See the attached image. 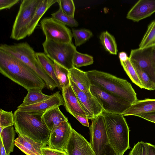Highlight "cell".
Segmentation results:
<instances>
[{
	"instance_id": "6da1fadb",
	"label": "cell",
	"mask_w": 155,
	"mask_h": 155,
	"mask_svg": "<svg viewBox=\"0 0 155 155\" xmlns=\"http://www.w3.org/2000/svg\"><path fill=\"white\" fill-rule=\"evenodd\" d=\"M0 72L27 91L31 89L42 90L46 87L45 81L33 69L15 57L1 49Z\"/></svg>"
},
{
	"instance_id": "7a4b0ae2",
	"label": "cell",
	"mask_w": 155,
	"mask_h": 155,
	"mask_svg": "<svg viewBox=\"0 0 155 155\" xmlns=\"http://www.w3.org/2000/svg\"><path fill=\"white\" fill-rule=\"evenodd\" d=\"M45 112L23 111L17 109L13 114L15 131L18 135L48 145L51 131L42 118Z\"/></svg>"
},
{
	"instance_id": "3957f363",
	"label": "cell",
	"mask_w": 155,
	"mask_h": 155,
	"mask_svg": "<svg viewBox=\"0 0 155 155\" xmlns=\"http://www.w3.org/2000/svg\"><path fill=\"white\" fill-rule=\"evenodd\" d=\"M91 84L132 104L138 100L131 84L126 80L96 70L86 72Z\"/></svg>"
},
{
	"instance_id": "277c9868",
	"label": "cell",
	"mask_w": 155,
	"mask_h": 155,
	"mask_svg": "<svg viewBox=\"0 0 155 155\" xmlns=\"http://www.w3.org/2000/svg\"><path fill=\"white\" fill-rule=\"evenodd\" d=\"M109 144L118 155L130 149L129 129L121 114L103 112Z\"/></svg>"
},
{
	"instance_id": "5b68a950",
	"label": "cell",
	"mask_w": 155,
	"mask_h": 155,
	"mask_svg": "<svg viewBox=\"0 0 155 155\" xmlns=\"http://www.w3.org/2000/svg\"><path fill=\"white\" fill-rule=\"evenodd\" d=\"M0 49L15 57L33 69L44 80L48 89L53 91L57 87L55 82L39 63L36 52L27 42L15 43L12 45L1 44Z\"/></svg>"
},
{
	"instance_id": "8992f818",
	"label": "cell",
	"mask_w": 155,
	"mask_h": 155,
	"mask_svg": "<svg viewBox=\"0 0 155 155\" xmlns=\"http://www.w3.org/2000/svg\"><path fill=\"white\" fill-rule=\"evenodd\" d=\"M43 0H23L13 23L10 38L16 40L28 36V27Z\"/></svg>"
},
{
	"instance_id": "52a82bcc",
	"label": "cell",
	"mask_w": 155,
	"mask_h": 155,
	"mask_svg": "<svg viewBox=\"0 0 155 155\" xmlns=\"http://www.w3.org/2000/svg\"><path fill=\"white\" fill-rule=\"evenodd\" d=\"M42 46L44 53L53 61L69 70L74 67L73 59L77 50L72 42L59 43L45 40Z\"/></svg>"
},
{
	"instance_id": "ba28073f",
	"label": "cell",
	"mask_w": 155,
	"mask_h": 155,
	"mask_svg": "<svg viewBox=\"0 0 155 155\" xmlns=\"http://www.w3.org/2000/svg\"><path fill=\"white\" fill-rule=\"evenodd\" d=\"M90 91L102 107L103 112L122 114L131 105L125 100L91 84Z\"/></svg>"
},
{
	"instance_id": "9c48e42d",
	"label": "cell",
	"mask_w": 155,
	"mask_h": 155,
	"mask_svg": "<svg viewBox=\"0 0 155 155\" xmlns=\"http://www.w3.org/2000/svg\"><path fill=\"white\" fill-rule=\"evenodd\" d=\"M40 25L46 40L59 43L72 42L73 35L71 30L52 17L42 19Z\"/></svg>"
},
{
	"instance_id": "30bf717a",
	"label": "cell",
	"mask_w": 155,
	"mask_h": 155,
	"mask_svg": "<svg viewBox=\"0 0 155 155\" xmlns=\"http://www.w3.org/2000/svg\"><path fill=\"white\" fill-rule=\"evenodd\" d=\"M90 144L96 155L109 144L105 120L102 113L93 119L89 127Z\"/></svg>"
},
{
	"instance_id": "8fae6325",
	"label": "cell",
	"mask_w": 155,
	"mask_h": 155,
	"mask_svg": "<svg viewBox=\"0 0 155 155\" xmlns=\"http://www.w3.org/2000/svg\"><path fill=\"white\" fill-rule=\"evenodd\" d=\"M129 58L155 83V47L132 49Z\"/></svg>"
},
{
	"instance_id": "7c38bea8",
	"label": "cell",
	"mask_w": 155,
	"mask_h": 155,
	"mask_svg": "<svg viewBox=\"0 0 155 155\" xmlns=\"http://www.w3.org/2000/svg\"><path fill=\"white\" fill-rule=\"evenodd\" d=\"M70 84L88 119L93 120L103 112L102 107L91 92L87 93L81 90L69 77Z\"/></svg>"
},
{
	"instance_id": "4fadbf2b",
	"label": "cell",
	"mask_w": 155,
	"mask_h": 155,
	"mask_svg": "<svg viewBox=\"0 0 155 155\" xmlns=\"http://www.w3.org/2000/svg\"><path fill=\"white\" fill-rule=\"evenodd\" d=\"M72 129L68 120L61 122L51 131L48 146L53 148L65 151Z\"/></svg>"
},
{
	"instance_id": "5bb4252c",
	"label": "cell",
	"mask_w": 155,
	"mask_h": 155,
	"mask_svg": "<svg viewBox=\"0 0 155 155\" xmlns=\"http://www.w3.org/2000/svg\"><path fill=\"white\" fill-rule=\"evenodd\" d=\"M65 151L68 155H96L90 143L73 128Z\"/></svg>"
},
{
	"instance_id": "9a60e30c",
	"label": "cell",
	"mask_w": 155,
	"mask_h": 155,
	"mask_svg": "<svg viewBox=\"0 0 155 155\" xmlns=\"http://www.w3.org/2000/svg\"><path fill=\"white\" fill-rule=\"evenodd\" d=\"M155 12V0H139L128 12L126 18L135 22L149 17Z\"/></svg>"
},
{
	"instance_id": "2e32d148",
	"label": "cell",
	"mask_w": 155,
	"mask_h": 155,
	"mask_svg": "<svg viewBox=\"0 0 155 155\" xmlns=\"http://www.w3.org/2000/svg\"><path fill=\"white\" fill-rule=\"evenodd\" d=\"M62 92L67 111L74 117L75 115H78L87 118L70 84L62 89Z\"/></svg>"
},
{
	"instance_id": "e0dca14e",
	"label": "cell",
	"mask_w": 155,
	"mask_h": 155,
	"mask_svg": "<svg viewBox=\"0 0 155 155\" xmlns=\"http://www.w3.org/2000/svg\"><path fill=\"white\" fill-rule=\"evenodd\" d=\"M61 105L64 106V100L60 92L57 91L46 100L35 104L18 107L17 108L19 110L23 111L45 112L53 108Z\"/></svg>"
},
{
	"instance_id": "ac0fdd59",
	"label": "cell",
	"mask_w": 155,
	"mask_h": 155,
	"mask_svg": "<svg viewBox=\"0 0 155 155\" xmlns=\"http://www.w3.org/2000/svg\"><path fill=\"white\" fill-rule=\"evenodd\" d=\"M15 145L27 155H42L41 148L45 145L22 135L15 139Z\"/></svg>"
},
{
	"instance_id": "d6986e66",
	"label": "cell",
	"mask_w": 155,
	"mask_h": 155,
	"mask_svg": "<svg viewBox=\"0 0 155 155\" xmlns=\"http://www.w3.org/2000/svg\"><path fill=\"white\" fill-rule=\"evenodd\" d=\"M155 111V99L149 98L137 100L122 114L124 116H136Z\"/></svg>"
},
{
	"instance_id": "ffe728a7",
	"label": "cell",
	"mask_w": 155,
	"mask_h": 155,
	"mask_svg": "<svg viewBox=\"0 0 155 155\" xmlns=\"http://www.w3.org/2000/svg\"><path fill=\"white\" fill-rule=\"evenodd\" d=\"M59 107H56L48 110L42 115V118L50 131L61 122L68 120L61 111Z\"/></svg>"
},
{
	"instance_id": "44dd1931",
	"label": "cell",
	"mask_w": 155,
	"mask_h": 155,
	"mask_svg": "<svg viewBox=\"0 0 155 155\" xmlns=\"http://www.w3.org/2000/svg\"><path fill=\"white\" fill-rule=\"evenodd\" d=\"M69 77L81 91L87 93H90V81L86 72L75 67L69 70Z\"/></svg>"
},
{
	"instance_id": "7402d4cb",
	"label": "cell",
	"mask_w": 155,
	"mask_h": 155,
	"mask_svg": "<svg viewBox=\"0 0 155 155\" xmlns=\"http://www.w3.org/2000/svg\"><path fill=\"white\" fill-rule=\"evenodd\" d=\"M58 0H43L36 10L28 27V36L34 32L38 23L46 12L53 4L57 2Z\"/></svg>"
},
{
	"instance_id": "603a6c76",
	"label": "cell",
	"mask_w": 155,
	"mask_h": 155,
	"mask_svg": "<svg viewBox=\"0 0 155 155\" xmlns=\"http://www.w3.org/2000/svg\"><path fill=\"white\" fill-rule=\"evenodd\" d=\"M38 61L44 71L50 76L56 83L57 87L62 90L59 82L55 74L54 68V62L44 53L36 52Z\"/></svg>"
},
{
	"instance_id": "cb8c5ba5",
	"label": "cell",
	"mask_w": 155,
	"mask_h": 155,
	"mask_svg": "<svg viewBox=\"0 0 155 155\" xmlns=\"http://www.w3.org/2000/svg\"><path fill=\"white\" fill-rule=\"evenodd\" d=\"M15 131L13 126L4 128L0 133L1 140L5 149L7 155L13 152L15 145Z\"/></svg>"
},
{
	"instance_id": "d4e9b609",
	"label": "cell",
	"mask_w": 155,
	"mask_h": 155,
	"mask_svg": "<svg viewBox=\"0 0 155 155\" xmlns=\"http://www.w3.org/2000/svg\"><path fill=\"white\" fill-rule=\"evenodd\" d=\"M42 90L31 89L28 91V93L25 97L22 103L18 107H21L35 104L46 100L51 95H47L43 94Z\"/></svg>"
},
{
	"instance_id": "484cf974",
	"label": "cell",
	"mask_w": 155,
	"mask_h": 155,
	"mask_svg": "<svg viewBox=\"0 0 155 155\" xmlns=\"http://www.w3.org/2000/svg\"><path fill=\"white\" fill-rule=\"evenodd\" d=\"M155 47V20L148 25L147 30L139 45V48Z\"/></svg>"
},
{
	"instance_id": "4316f807",
	"label": "cell",
	"mask_w": 155,
	"mask_h": 155,
	"mask_svg": "<svg viewBox=\"0 0 155 155\" xmlns=\"http://www.w3.org/2000/svg\"><path fill=\"white\" fill-rule=\"evenodd\" d=\"M100 39L102 44L107 51L111 54H117V45L113 36L108 31H104L101 34Z\"/></svg>"
},
{
	"instance_id": "83f0119b",
	"label": "cell",
	"mask_w": 155,
	"mask_h": 155,
	"mask_svg": "<svg viewBox=\"0 0 155 155\" xmlns=\"http://www.w3.org/2000/svg\"><path fill=\"white\" fill-rule=\"evenodd\" d=\"M54 68L61 88L68 86L70 84L69 70L55 62H54Z\"/></svg>"
},
{
	"instance_id": "f1b7e54d",
	"label": "cell",
	"mask_w": 155,
	"mask_h": 155,
	"mask_svg": "<svg viewBox=\"0 0 155 155\" xmlns=\"http://www.w3.org/2000/svg\"><path fill=\"white\" fill-rule=\"evenodd\" d=\"M120 62L124 70L132 82L140 88L144 89V87L129 58L126 61H120Z\"/></svg>"
},
{
	"instance_id": "f546056e",
	"label": "cell",
	"mask_w": 155,
	"mask_h": 155,
	"mask_svg": "<svg viewBox=\"0 0 155 155\" xmlns=\"http://www.w3.org/2000/svg\"><path fill=\"white\" fill-rule=\"evenodd\" d=\"M131 62L137 74L144 89L150 91L155 90V83L151 79L147 74L136 63L132 62Z\"/></svg>"
},
{
	"instance_id": "4dcf8cb0",
	"label": "cell",
	"mask_w": 155,
	"mask_h": 155,
	"mask_svg": "<svg viewBox=\"0 0 155 155\" xmlns=\"http://www.w3.org/2000/svg\"><path fill=\"white\" fill-rule=\"evenodd\" d=\"M71 31L76 46H79L84 43L93 35L91 31L85 29H72Z\"/></svg>"
},
{
	"instance_id": "1f68e13d",
	"label": "cell",
	"mask_w": 155,
	"mask_h": 155,
	"mask_svg": "<svg viewBox=\"0 0 155 155\" xmlns=\"http://www.w3.org/2000/svg\"><path fill=\"white\" fill-rule=\"evenodd\" d=\"M51 15L52 17L66 26L74 27L78 25V22L74 18L70 17L65 14L59 6V9Z\"/></svg>"
},
{
	"instance_id": "d6a6232c",
	"label": "cell",
	"mask_w": 155,
	"mask_h": 155,
	"mask_svg": "<svg viewBox=\"0 0 155 155\" xmlns=\"http://www.w3.org/2000/svg\"><path fill=\"white\" fill-rule=\"evenodd\" d=\"M94 62L92 56L83 54L76 51L74 54L73 64L74 67L79 68L92 64Z\"/></svg>"
},
{
	"instance_id": "836d02e7",
	"label": "cell",
	"mask_w": 155,
	"mask_h": 155,
	"mask_svg": "<svg viewBox=\"0 0 155 155\" xmlns=\"http://www.w3.org/2000/svg\"><path fill=\"white\" fill-rule=\"evenodd\" d=\"M14 125L13 114L12 111L0 110V133L6 127Z\"/></svg>"
},
{
	"instance_id": "e575fe53",
	"label": "cell",
	"mask_w": 155,
	"mask_h": 155,
	"mask_svg": "<svg viewBox=\"0 0 155 155\" xmlns=\"http://www.w3.org/2000/svg\"><path fill=\"white\" fill-rule=\"evenodd\" d=\"M57 2L63 12L68 15L74 18L75 7L72 0H58Z\"/></svg>"
},
{
	"instance_id": "d590c367",
	"label": "cell",
	"mask_w": 155,
	"mask_h": 155,
	"mask_svg": "<svg viewBox=\"0 0 155 155\" xmlns=\"http://www.w3.org/2000/svg\"><path fill=\"white\" fill-rule=\"evenodd\" d=\"M129 155H148L147 143L138 142L134 145Z\"/></svg>"
},
{
	"instance_id": "8d00e7d4",
	"label": "cell",
	"mask_w": 155,
	"mask_h": 155,
	"mask_svg": "<svg viewBox=\"0 0 155 155\" xmlns=\"http://www.w3.org/2000/svg\"><path fill=\"white\" fill-rule=\"evenodd\" d=\"M42 155H68L65 151L53 148L45 145L41 148Z\"/></svg>"
},
{
	"instance_id": "74e56055",
	"label": "cell",
	"mask_w": 155,
	"mask_h": 155,
	"mask_svg": "<svg viewBox=\"0 0 155 155\" xmlns=\"http://www.w3.org/2000/svg\"><path fill=\"white\" fill-rule=\"evenodd\" d=\"M19 1V0H0V10L9 9Z\"/></svg>"
},
{
	"instance_id": "f35d334b",
	"label": "cell",
	"mask_w": 155,
	"mask_h": 155,
	"mask_svg": "<svg viewBox=\"0 0 155 155\" xmlns=\"http://www.w3.org/2000/svg\"><path fill=\"white\" fill-rule=\"evenodd\" d=\"M136 116L155 123V111L140 114Z\"/></svg>"
},
{
	"instance_id": "ab89813d",
	"label": "cell",
	"mask_w": 155,
	"mask_h": 155,
	"mask_svg": "<svg viewBox=\"0 0 155 155\" xmlns=\"http://www.w3.org/2000/svg\"><path fill=\"white\" fill-rule=\"evenodd\" d=\"M98 155H118L109 144H107Z\"/></svg>"
},
{
	"instance_id": "60d3db41",
	"label": "cell",
	"mask_w": 155,
	"mask_h": 155,
	"mask_svg": "<svg viewBox=\"0 0 155 155\" xmlns=\"http://www.w3.org/2000/svg\"><path fill=\"white\" fill-rule=\"evenodd\" d=\"M75 117L82 125L89 127L88 119L78 115H75Z\"/></svg>"
},
{
	"instance_id": "b9f144b4",
	"label": "cell",
	"mask_w": 155,
	"mask_h": 155,
	"mask_svg": "<svg viewBox=\"0 0 155 155\" xmlns=\"http://www.w3.org/2000/svg\"><path fill=\"white\" fill-rule=\"evenodd\" d=\"M148 155H155V145L147 143Z\"/></svg>"
},
{
	"instance_id": "7bdbcfd3",
	"label": "cell",
	"mask_w": 155,
	"mask_h": 155,
	"mask_svg": "<svg viewBox=\"0 0 155 155\" xmlns=\"http://www.w3.org/2000/svg\"><path fill=\"white\" fill-rule=\"evenodd\" d=\"M119 58L120 61H125L129 58L127 54L124 52H120L119 54Z\"/></svg>"
},
{
	"instance_id": "ee69618b",
	"label": "cell",
	"mask_w": 155,
	"mask_h": 155,
	"mask_svg": "<svg viewBox=\"0 0 155 155\" xmlns=\"http://www.w3.org/2000/svg\"><path fill=\"white\" fill-rule=\"evenodd\" d=\"M0 155H7L5 149L1 140L0 143Z\"/></svg>"
}]
</instances>
